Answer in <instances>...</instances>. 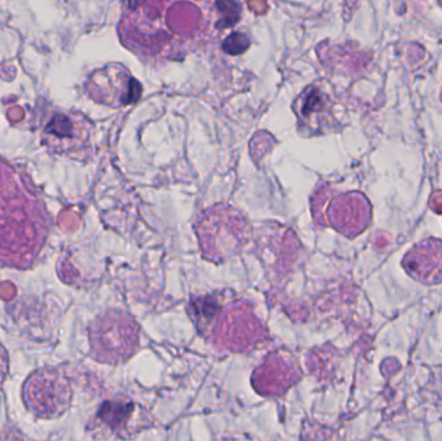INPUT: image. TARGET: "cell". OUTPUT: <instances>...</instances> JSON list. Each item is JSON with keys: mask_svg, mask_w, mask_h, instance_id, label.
Returning a JSON list of instances; mask_svg holds the SVG:
<instances>
[{"mask_svg": "<svg viewBox=\"0 0 442 441\" xmlns=\"http://www.w3.org/2000/svg\"><path fill=\"white\" fill-rule=\"evenodd\" d=\"M70 398L69 382L56 369L38 370L25 383L24 400L38 417H59L69 407Z\"/></svg>", "mask_w": 442, "mask_h": 441, "instance_id": "6da1fadb", "label": "cell"}, {"mask_svg": "<svg viewBox=\"0 0 442 441\" xmlns=\"http://www.w3.org/2000/svg\"><path fill=\"white\" fill-rule=\"evenodd\" d=\"M293 110L297 118L299 132L303 136L321 135L331 126V101L325 89L317 83L304 88L303 92L295 99Z\"/></svg>", "mask_w": 442, "mask_h": 441, "instance_id": "277c9868", "label": "cell"}, {"mask_svg": "<svg viewBox=\"0 0 442 441\" xmlns=\"http://www.w3.org/2000/svg\"><path fill=\"white\" fill-rule=\"evenodd\" d=\"M408 276L423 285L442 284V241L427 238L413 246L402 259Z\"/></svg>", "mask_w": 442, "mask_h": 441, "instance_id": "5b68a950", "label": "cell"}, {"mask_svg": "<svg viewBox=\"0 0 442 441\" xmlns=\"http://www.w3.org/2000/svg\"><path fill=\"white\" fill-rule=\"evenodd\" d=\"M94 346L100 356L117 361L130 356L138 345V329L132 321L115 316L98 321L92 333Z\"/></svg>", "mask_w": 442, "mask_h": 441, "instance_id": "3957f363", "label": "cell"}, {"mask_svg": "<svg viewBox=\"0 0 442 441\" xmlns=\"http://www.w3.org/2000/svg\"><path fill=\"white\" fill-rule=\"evenodd\" d=\"M216 7L220 15V25L221 27H235L241 18V6L238 3L232 1H217Z\"/></svg>", "mask_w": 442, "mask_h": 441, "instance_id": "ba28073f", "label": "cell"}, {"mask_svg": "<svg viewBox=\"0 0 442 441\" xmlns=\"http://www.w3.org/2000/svg\"><path fill=\"white\" fill-rule=\"evenodd\" d=\"M7 373H8V357H7L6 349L0 345V383L6 378Z\"/></svg>", "mask_w": 442, "mask_h": 441, "instance_id": "30bf717a", "label": "cell"}, {"mask_svg": "<svg viewBox=\"0 0 442 441\" xmlns=\"http://www.w3.org/2000/svg\"><path fill=\"white\" fill-rule=\"evenodd\" d=\"M131 410H132V407H128V405L105 403L100 410V417L105 424L112 426L113 428H117L126 419V417L130 414Z\"/></svg>", "mask_w": 442, "mask_h": 441, "instance_id": "52a82bcc", "label": "cell"}, {"mask_svg": "<svg viewBox=\"0 0 442 441\" xmlns=\"http://www.w3.org/2000/svg\"><path fill=\"white\" fill-rule=\"evenodd\" d=\"M250 44H251V41L247 35L240 33V31H235V33L226 36V39L223 43V50L228 55L237 56V55H241L244 51H247Z\"/></svg>", "mask_w": 442, "mask_h": 441, "instance_id": "9c48e42d", "label": "cell"}, {"mask_svg": "<svg viewBox=\"0 0 442 441\" xmlns=\"http://www.w3.org/2000/svg\"><path fill=\"white\" fill-rule=\"evenodd\" d=\"M89 92L96 101L112 108H123L138 103L142 86L121 64H110L91 75Z\"/></svg>", "mask_w": 442, "mask_h": 441, "instance_id": "7a4b0ae2", "label": "cell"}, {"mask_svg": "<svg viewBox=\"0 0 442 441\" xmlns=\"http://www.w3.org/2000/svg\"><path fill=\"white\" fill-rule=\"evenodd\" d=\"M89 123L83 117H70L57 114L47 127V133H51L57 140L68 141L70 144L84 143L88 138Z\"/></svg>", "mask_w": 442, "mask_h": 441, "instance_id": "8992f818", "label": "cell"}]
</instances>
